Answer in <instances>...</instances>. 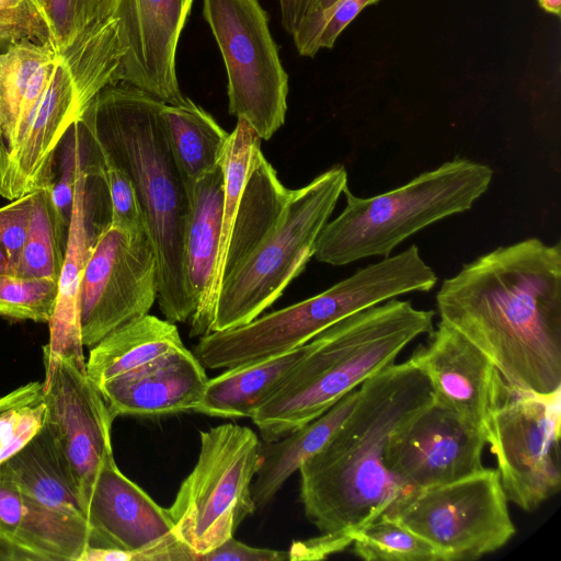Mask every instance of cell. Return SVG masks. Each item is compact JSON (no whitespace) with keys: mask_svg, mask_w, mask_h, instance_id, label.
<instances>
[{"mask_svg":"<svg viewBox=\"0 0 561 561\" xmlns=\"http://www.w3.org/2000/svg\"><path fill=\"white\" fill-rule=\"evenodd\" d=\"M380 0H310L293 33L300 56L313 57L330 49L348 24L368 5Z\"/></svg>","mask_w":561,"mask_h":561,"instance_id":"obj_32","label":"cell"},{"mask_svg":"<svg viewBox=\"0 0 561 561\" xmlns=\"http://www.w3.org/2000/svg\"><path fill=\"white\" fill-rule=\"evenodd\" d=\"M507 502L497 470L483 468L417 491L385 518L427 541L440 561L477 560L515 535Z\"/></svg>","mask_w":561,"mask_h":561,"instance_id":"obj_10","label":"cell"},{"mask_svg":"<svg viewBox=\"0 0 561 561\" xmlns=\"http://www.w3.org/2000/svg\"><path fill=\"white\" fill-rule=\"evenodd\" d=\"M486 436L432 400L389 437L385 465L411 495L483 469Z\"/></svg>","mask_w":561,"mask_h":561,"instance_id":"obj_15","label":"cell"},{"mask_svg":"<svg viewBox=\"0 0 561 561\" xmlns=\"http://www.w3.org/2000/svg\"><path fill=\"white\" fill-rule=\"evenodd\" d=\"M561 389L548 394L520 390L504 379L486 424V444L508 501L526 512L561 486Z\"/></svg>","mask_w":561,"mask_h":561,"instance_id":"obj_11","label":"cell"},{"mask_svg":"<svg viewBox=\"0 0 561 561\" xmlns=\"http://www.w3.org/2000/svg\"><path fill=\"white\" fill-rule=\"evenodd\" d=\"M163 103L138 88L116 83L91 100L79 126L133 183L157 255L159 308L175 323L190 320L195 311L184 272L190 198L165 137Z\"/></svg>","mask_w":561,"mask_h":561,"instance_id":"obj_3","label":"cell"},{"mask_svg":"<svg viewBox=\"0 0 561 561\" xmlns=\"http://www.w3.org/2000/svg\"><path fill=\"white\" fill-rule=\"evenodd\" d=\"M89 181L80 153L64 262L57 280L55 308L48 322L49 340L43 347L44 360L67 354L84 355L80 330L82 280L92 245L102 230L92 232L89 228Z\"/></svg>","mask_w":561,"mask_h":561,"instance_id":"obj_21","label":"cell"},{"mask_svg":"<svg viewBox=\"0 0 561 561\" xmlns=\"http://www.w3.org/2000/svg\"><path fill=\"white\" fill-rule=\"evenodd\" d=\"M57 279L0 273V316L48 323L55 308Z\"/></svg>","mask_w":561,"mask_h":561,"instance_id":"obj_35","label":"cell"},{"mask_svg":"<svg viewBox=\"0 0 561 561\" xmlns=\"http://www.w3.org/2000/svg\"><path fill=\"white\" fill-rule=\"evenodd\" d=\"M353 545L355 553L367 561H440L427 541L385 517L357 530Z\"/></svg>","mask_w":561,"mask_h":561,"instance_id":"obj_33","label":"cell"},{"mask_svg":"<svg viewBox=\"0 0 561 561\" xmlns=\"http://www.w3.org/2000/svg\"><path fill=\"white\" fill-rule=\"evenodd\" d=\"M0 470L38 506L73 522L88 524L76 486L45 425Z\"/></svg>","mask_w":561,"mask_h":561,"instance_id":"obj_23","label":"cell"},{"mask_svg":"<svg viewBox=\"0 0 561 561\" xmlns=\"http://www.w3.org/2000/svg\"><path fill=\"white\" fill-rule=\"evenodd\" d=\"M288 552L254 548L230 537L214 549L201 554L198 561H283Z\"/></svg>","mask_w":561,"mask_h":561,"instance_id":"obj_40","label":"cell"},{"mask_svg":"<svg viewBox=\"0 0 561 561\" xmlns=\"http://www.w3.org/2000/svg\"><path fill=\"white\" fill-rule=\"evenodd\" d=\"M158 293L157 255L147 231H125L110 221L96 236L83 274L82 345L91 347L116 328L147 314Z\"/></svg>","mask_w":561,"mask_h":561,"instance_id":"obj_12","label":"cell"},{"mask_svg":"<svg viewBox=\"0 0 561 561\" xmlns=\"http://www.w3.org/2000/svg\"><path fill=\"white\" fill-rule=\"evenodd\" d=\"M43 396V382L32 381L0 397V414L21 403L32 401Z\"/></svg>","mask_w":561,"mask_h":561,"instance_id":"obj_42","label":"cell"},{"mask_svg":"<svg viewBox=\"0 0 561 561\" xmlns=\"http://www.w3.org/2000/svg\"><path fill=\"white\" fill-rule=\"evenodd\" d=\"M257 133L243 119H238L221 160L224 172V203L221 232L215 272L209 291L203 305L197 308L191 320L190 335L201 337L208 333V327L221 285V270L229 239L233 229L239 201L241 198L254 149L261 146Z\"/></svg>","mask_w":561,"mask_h":561,"instance_id":"obj_28","label":"cell"},{"mask_svg":"<svg viewBox=\"0 0 561 561\" xmlns=\"http://www.w3.org/2000/svg\"><path fill=\"white\" fill-rule=\"evenodd\" d=\"M88 546V524L33 503L0 470V561H80Z\"/></svg>","mask_w":561,"mask_h":561,"instance_id":"obj_20","label":"cell"},{"mask_svg":"<svg viewBox=\"0 0 561 561\" xmlns=\"http://www.w3.org/2000/svg\"><path fill=\"white\" fill-rule=\"evenodd\" d=\"M183 345L173 322L147 313L116 328L91 346L85 359L87 374L99 387Z\"/></svg>","mask_w":561,"mask_h":561,"instance_id":"obj_26","label":"cell"},{"mask_svg":"<svg viewBox=\"0 0 561 561\" xmlns=\"http://www.w3.org/2000/svg\"><path fill=\"white\" fill-rule=\"evenodd\" d=\"M433 310L389 299L313 336L283 387L251 416L263 442H274L323 414L366 379L394 364L417 336L433 331Z\"/></svg>","mask_w":561,"mask_h":561,"instance_id":"obj_4","label":"cell"},{"mask_svg":"<svg viewBox=\"0 0 561 561\" xmlns=\"http://www.w3.org/2000/svg\"><path fill=\"white\" fill-rule=\"evenodd\" d=\"M440 321L520 390L561 389V247L538 238L499 247L443 280Z\"/></svg>","mask_w":561,"mask_h":561,"instance_id":"obj_1","label":"cell"},{"mask_svg":"<svg viewBox=\"0 0 561 561\" xmlns=\"http://www.w3.org/2000/svg\"><path fill=\"white\" fill-rule=\"evenodd\" d=\"M353 539L346 536L319 535L296 541L288 552V560H320L346 549Z\"/></svg>","mask_w":561,"mask_h":561,"instance_id":"obj_41","label":"cell"},{"mask_svg":"<svg viewBox=\"0 0 561 561\" xmlns=\"http://www.w3.org/2000/svg\"><path fill=\"white\" fill-rule=\"evenodd\" d=\"M188 197L184 272L187 290L196 310L209 291L219 249L224 203L221 163L195 183Z\"/></svg>","mask_w":561,"mask_h":561,"instance_id":"obj_25","label":"cell"},{"mask_svg":"<svg viewBox=\"0 0 561 561\" xmlns=\"http://www.w3.org/2000/svg\"><path fill=\"white\" fill-rule=\"evenodd\" d=\"M437 283L419 248L387 256L356 271L327 290L247 324L198 337L193 353L208 369L230 368L300 346L354 312Z\"/></svg>","mask_w":561,"mask_h":561,"instance_id":"obj_5","label":"cell"},{"mask_svg":"<svg viewBox=\"0 0 561 561\" xmlns=\"http://www.w3.org/2000/svg\"><path fill=\"white\" fill-rule=\"evenodd\" d=\"M354 408L329 442L299 468L300 500L321 535L346 536L388 516L412 496L385 465L390 435L434 399L412 359L359 386Z\"/></svg>","mask_w":561,"mask_h":561,"instance_id":"obj_2","label":"cell"},{"mask_svg":"<svg viewBox=\"0 0 561 561\" xmlns=\"http://www.w3.org/2000/svg\"><path fill=\"white\" fill-rule=\"evenodd\" d=\"M161 118L190 196L195 183L220 165L229 134L208 112L186 96L173 104L163 103Z\"/></svg>","mask_w":561,"mask_h":561,"instance_id":"obj_27","label":"cell"},{"mask_svg":"<svg viewBox=\"0 0 561 561\" xmlns=\"http://www.w3.org/2000/svg\"><path fill=\"white\" fill-rule=\"evenodd\" d=\"M42 13L49 42L64 51L89 28L116 18L117 0H32Z\"/></svg>","mask_w":561,"mask_h":561,"instance_id":"obj_34","label":"cell"},{"mask_svg":"<svg viewBox=\"0 0 561 561\" xmlns=\"http://www.w3.org/2000/svg\"><path fill=\"white\" fill-rule=\"evenodd\" d=\"M346 186L345 167L336 164L289 190L271 229L222 280L207 334L249 323L282 296L313 257L317 239Z\"/></svg>","mask_w":561,"mask_h":561,"instance_id":"obj_7","label":"cell"},{"mask_svg":"<svg viewBox=\"0 0 561 561\" xmlns=\"http://www.w3.org/2000/svg\"><path fill=\"white\" fill-rule=\"evenodd\" d=\"M0 273H13L12 266H11V264L8 260V256L1 245H0Z\"/></svg>","mask_w":561,"mask_h":561,"instance_id":"obj_45","label":"cell"},{"mask_svg":"<svg viewBox=\"0 0 561 561\" xmlns=\"http://www.w3.org/2000/svg\"><path fill=\"white\" fill-rule=\"evenodd\" d=\"M43 396L0 414V465L24 448L46 423Z\"/></svg>","mask_w":561,"mask_h":561,"instance_id":"obj_37","label":"cell"},{"mask_svg":"<svg viewBox=\"0 0 561 561\" xmlns=\"http://www.w3.org/2000/svg\"><path fill=\"white\" fill-rule=\"evenodd\" d=\"M90 546L133 552L135 561H191L195 554L174 534L168 508L159 506L108 454L85 508Z\"/></svg>","mask_w":561,"mask_h":561,"instance_id":"obj_14","label":"cell"},{"mask_svg":"<svg viewBox=\"0 0 561 561\" xmlns=\"http://www.w3.org/2000/svg\"><path fill=\"white\" fill-rule=\"evenodd\" d=\"M411 358L425 373L434 399L485 434L503 380L491 360L466 336L440 321Z\"/></svg>","mask_w":561,"mask_h":561,"instance_id":"obj_18","label":"cell"},{"mask_svg":"<svg viewBox=\"0 0 561 561\" xmlns=\"http://www.w3.org/2000/svg\"><path fill=\"white\" fill-rule=\"evenodd\" d=\"M193 0H117L118 83L173 104L181 92L175 55Z\"/></svg>","mask_w":561,"mask_h":561,"instance_id":"obj_16","label":"cell"},{"mask_svg":"<svg viewBox=\"0 0 561 561\" xmlns=\"http://www.w3.org/2000/svg\"><path fill=\"white\" fill-rule=\"evenodd\" d=\"M358 388L346 393L323 414L283 438L262 442V462L251 485L256 510L266 507L288 478L329 442L354 408Z\"/></svg>","mask_w":561,"mask_h":561,"instance_id":"obj_24","label":"cell"},{"mask_svg":"<svg viewBox=\"0 0 561 561\" xmlns=\"http://www.w3.org/2000/svg\"><path fill=\"white\" fill-rule=\"evenodd\" d=\"M207 381L205 367L183 345L98 388L114 417L161 416L194 411Z\"/></svg>","mask_w":561,"mask_h":561,"instance_id":"obj_19","label":"cell"},{"mask_svg":"<svg viewBox=\"0 0 561 561\" xmlns=\"http://www.w3.org/2000/svg\"><path fill=\"white\" fill-rule=\"evenodd\" d=\"M66 65L84 108L104 88L118 83L121 49L117 19L98 24L57 54Z\"/></svg>","mask_w":561,"mask_h":561,"instance_id":"obj_29","label":"cell"},{"mask_svg":"<svg viewBox=\"0 0 561 561\" xmlns=\"http://www.w3.org/2000/svg\"><path fill=\"white\" fill-rule=\"evenodd\" d=\"M84 111L71 76L58 55L41 99L19 126L10 148L0 151V197L13 201L51 187L56 150Z\"/></svg>","mask_w":561,"mask_h":561,"instance_id":"obj_17","label":"cell"},{"mask_svg":"<svg viewBox=\"0 0 561 561\" xmlns=\"http://www.w3.org/2000/svg\"><path fill=\"white\" fill-rule=\"evenodd\" d=\"M199 453L168 508L174 534L198 557L233 537L256 510L251 485L262 442L248 426L226 423L199 432Z\"/></svg>","mask_w":561,"mask_h":561,"instance_id":"obj_8","label":"cell"},{"mask_svg":"<svg viewBox=\"0 0 561 561\" xmlns=\"http://www.w3.org/2000/svg\"><path fill=\"white\" fill-rule=\"evenodd\" d=\"M43 398L48 426L85 513L104 458L113 453L114 416L87 374L84 355L44 360Z\"/></svg>","mask_w":561,"mask_h":561,"instance_id":"obj_13","label":"cell"},{"mask_svg":"<svg viewBox=\"0 0 561 561\" xmlns=\"http://www.w3.org/2000/svg\"><path fill=\"white\" fill-rule=\"evenodd\" d=\"M228 77L229 113L270 139L285 123L288 76L259 0H203Z\"/></svg>","mask_w":561,"mask_h":561,"instance_id":"obj_9","label":"cell"},{"mask_svg":"<svg viewBox=\"0 0 561 561\" xmlns=\"http://www.w3.org/2000/svg\"><path fill=\"white\" fill-rule=\"evenodd\" d=\"M310 0H278L280 8L282 25L293 35Z\"/></svg>","mask_w":561,"mask_h":561,"instance_id":"obj_43","label":"cell"},{"mask_svg":"<svg viewBox=\"0 0 561 561\" xmlns=\"http://www.w3.org/2000/svg\"><path fill=\"white\" fill-rule=\"evenodd\" d=\"M21 39L49 42L42 13L32 0H0V47Z\"/></svg>","mask_w":561,"mask_h":561,"instance_id":"obj_38","label":"cell"},{"mask_svg":"<svg viewBox=\"0 0 561 561\" xmlns=\"http://www.w3.org/2000/svg\"><path fill=\"white\" fill-rule=\"evenodd\" d=\"M541 9L550 14L560 15L561 0H537Z\"/></svg>","mask_w":561,"mask_h":561,"instance_id":"obj_44","label":"cell"},{"mask_svg":"<svg viewBox=\"0 0 561 561\" xmlns=\"http://www.w3.org/2000/svg\"><path fill=\"white\" fill-rule=\"evenodd\" d=\"M50 201V187L33 193L28 231L14 274L58 280L65 254Z\"/></svg>","mask_w":561,"mask_h":561,"instance_id":"obj_31","label":"cell"},{"mask_svg":"<svg viewBox=\"0 0 561 561\" xmlns=\"http://www.w3.org/2000/svg\"><path fill=\"white\" fill-rule=\"evenodd\" d=\"M60 159V178L50 187V201L56 229L66 247L71 219L77 163L81 153L79 121L73 123L65 135Z\"/></svg>","mask_w":561,"mask_h":561,"instance_id":"obj_36","label":"cell"},{"mask_svg":"<svg viewBox=\"0 0 561 561\" xmlns=\"http://www.w3.org/2000/svg\"><path fill=\"white\" fill-rule=\"evenodd\" d=\"M492 178L488 164L455 158L376 196L358 197L346 186L345 207L321 230L313 257L334 266L387 257L425 227L472 208Z\"/></svg>","mask_w":561,"mask_h":561,"instance_id":"obj_6","label":"cell"},{"mask_svg":"<svg viewBox=\"0 0 561 561\" xmlns=\"http://www.w3.org/2000/svg\"><path fill=\"white\" fill-rule=\"evenodd\" d=\"M49 42L21 39L0 51V151L12 145L19 111L37 71L55 59Z\"/></svg>","mask_w":561,"mask_h":561,"instance_id":"obj_30","label":"cell"},{"mask_svg":"<svg viewBox=\"0 0 561 561\" xmlns=\"http://www.w3.org/2000/svg\"><path fill=\"white\" fill-rule=\"evenodd\" d=\"M33 193L10 201L0 207V245L3 248L14 273L26 240Z\"/></svg>","mask_w":561,"mask_h":561,"instance_id":"obj_39","label":"cell"},{"mask_svg":"<svg viewBox=\"0 0 561 561\" xmlns=\"http://www.w3.org/2000/svg\"><path fill=\"white\" fill-rule=\"evenodd\" d=\"M310 350V342L227 368L208 379L194 412L217 417H251L288 380Z\"/></svg>","mask_w":561,"mask_h":561,"instance_id":"obj_22","label":"cell"}]
</instances>
